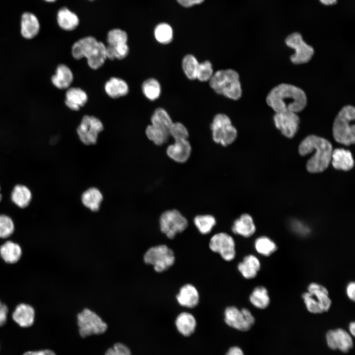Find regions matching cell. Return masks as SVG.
<instances>
[{"label": "cell", "instance_id": "15", "mask_svg": "<svg viewBox=\"0 0 355 355\" xmlns=\"http://www.w3.org/2000/svg\"><path fill=\"white\" fill-rule=\"evenodd\" d=\"M176 299L180 306L193 309L199 304L200 295L197 288L193 284L188 283L180 287Z\"/></svg>", "mask_w": 355, "mask_h": 355}, {"label": "cell", "instance_id": "39", "mask_svg": "<svg viewBox=\"0 0 355 355\" xmlns=\"http://www.w3.org/2000/svg\"><path fill=\"white\" fill-rule=\"evenodd\" d=\"M156 40L161 44H168L173 38V31L170 25L166 23L158 24L154 30Z\"/></svg>", "mask_w": 355, "mask_h": 355}, {"label": "cell", "instance_id": "31", "mask_svg": "<svg viewBox=\"0 0 355 355\" xmlns=\"http://www.w3.org/2000/svg\"><path fill=\"white\" fill-rule=\"evenodd\" d=\"M307 291L311 293L318 300L324 312L331 308L332 301L327 289L321 284L313 282L307 287Z\"/></svg>", "mask_w": 355, "mask_h": 355}, {"label": "cell", "instance_id": "3", "mask_svg": "<svg viewBox=\"0 0 355 355\" xmlns=\"http://www.w3.org/2000/svg\"><path fill=\"white\" fill-rule=\"evenodd\" d=\"M210 85L218 94L238 100L242 96V89L238 73L234 70H219L213 73Z\"/></svg>", "mask_w": 355, "mask_h": 355}, {"label": "cell", "instance_id": "46", "mask_svg": "<svg viewBox=\"0 0 355 355\" xmlns=\"http://www.w3.org/2000/svg\"><path fill=\"white\" fill-rule=\"evenodd\" d=\"M169 134L175 141L188 140L189 137V133L186 127L181 123L178 122H173Z\"/></svg>", "mask_w": 355, "mask_h": 355}, {"label": "cell", "instance_id": "33", "mask_svg": "<svg viewBox=\"0 0 355 355\" xmlns=\"http://www.w3.org/2000/svg\"><path fill=\"white\" fill-rule=\"evenodd\" d=\"M249 301L256 308L265 309L270 303V298L268 289L264 286L255 287L249 296Z\"/></svg>", "mask_w": 355, "mask_h": 355}, {"label": "cell", "instance_id": "29", "mask_svg": "<svg viewBox=\"0 0 355 355\" xmlns=\"http://www.w3.org/2000/svg\"><path fill=\"white\" fill-rule=\"evenodd\" d=\"M12 202L21 209L27 208L32 199V193L30 189L25 185H15L11 193Z\"/></svg>", "mask_w": 355, "mask_h": 355}, {"label": "cell", "instance_id": "1", "mask_svg": "<svg viewBox=\"0 0 355 355\" xmlns=\"http://www.w3.org/2000/svg\"><path fill=\"white\" fill-rule=\"evenodd\" d=\"M266 101L275 112L291 111L297 113L306 107L307 97L305 91L300 87L281 83L270 91Z\"/></svg>", "mask_w": 355, "mask_h": 355}, {"label": "cell", "instance_id": "36", "mask_svg": "<svg viewBox=\"0 0 355 355\" xmlns=\"http://www.w3.org/2000/svg\"><path fill=\"white\" fill-rule=\"evenodd\" d=\"M193 223L199 231L203 235L209 234L216 224L214 216L211 214H200L195 216Z\"/></svg>", "mask_w": 355, "mask_h": 355}, {"label": "cell", "instance_id": "22", "mask_svg": "<svg viewBox=\"0 0 355 355\" xmlns=\"http://www.w3.org/2000/svg\"><path fill=\"white\" fill-rule=\"evenodd\" d=\"M56 19L59 27L66 31L75 30L79 24L77 15L67 7H62L58 10Z\"/></svg>", "mask_w": 355, "mask_h": 355}, {"label": "cell", "instance_id": "45", "mask_svg": "<svg viewBox=\"0 0 355 355\" xmlns=\"http://www.w3.org/2000/svg\"><path fill=\"white\" fill-rule=\"evenodd\" d=\"M213 74V67L209 61H205L199 63L196 79L200 81L204 82L210 80Z\"/></svg>", "mask_w": 355, "mask_h": 355}, {"label": "cell", "instance_id": "25", "mask_svg": "<svg viewBox=\"0 0 355 355\" xmlns=\"http://www.w3.org/2000/svg\"><path fill=\"white\" fill-rule=\"evenodd\" d=\"M331 161L333 167L337 170L348 171L354 165L351 152L343 148H337L332 151Z\"/></svg>", "mask_w": 355, "mask_h": 355}, {"label": "cell", "instance_id": "7", "mask_svg": "<svg viewBox=\"0 0 355 355\" xmlns=\"http://www.w3.org/2000/svg\"><path fill=\"white\" fill-rule=\"evenodd\" d=\"M188 222L181 213L176 209L167 210L159 218L160 229L169 239L183 232L188 227Z\"/></svg>", "mask_w": 355, "mask_h": 355}, {"label": "cell", "instance_id": "26", "mask_svg": "<svg viewBox=\"0 0 355 355\" xmlns=\"http://www.w3.org/2000/svg\"><path fill=\"white\" fill-rule=\"evenodd\" d=\"M103 200L102 192L98 188L91 187L81 194V201L83 205L93 212L99 210Z\"/></svg>", "mask_w": 355, "mask_h": 355}, {"label": "cell", "instance_id": "52", "mask_svg": "<svg viewBox=\"0 0 355 355\" xmlns=\"http://www.w3.org/2000/svg\"><path fill=\"white\" fill-rule=\"evenodd\" d=\"M23 355H56L55 353L50 350H43L38 351H28Z\"/></svg>", "mask_w": 355, "mask_h": 355}, {"label": "cell", "instance_id": "57", "mask_svg": "<svg viewBox=\"0 0 355 355\" xmlns=\"http://www.w3.org/2000/svg\"><path fill=\"white\" fill-rule=\"evenodd\" d=\"M2 194H1V193L0 192V202L2 200Z\"/></svg>", "mask_w": 355, "mask_h": 355}, {"label": "cell", "instance_id": "42", "mask_svg": "<svg viewBox=\"0 0 355 355\" xmlns=\"http://www.w3.org/2000/svg\"><path fill=\"white\" fill-rule=\"evenodd\" d=\"M128 35L127 33L120 29L115 28L110 30L106 36L107 45L115 46L127 43Z\"/></svg>", "mask_w": 355, "mask_h": 355}, {"label": "cell", "instance_id": "43", "mask_svg": "<svg viewBox=\"0 0 355 355\" xmlns=\"http://www.w3.org/2000/svg\"><path fill=\"white\" fill-rule=\"evenodd\" d=\"M15 225L12 218L8 215L0 214V238L6 239L12 235Z\"/></svg>", "mask_w": 355, "mask_h": 355}, {"label": "cell", "instance_id": "17", "mask_svg": "<svg viewBox=\"0 0 355 355\" xmlns=\"http://www.w3.org/2000/svg\"><path fill=\"white\" fill-rule=\"evenodd\" d=\"M40 26L37 16L32 12L26 11L21 17L20 32L22 36L27 39H31L39 33Z\"/></svg>", "mask_w": 355, "mask_h": 355}, {"label": "cell", "instance_id": "35", "mask_svg": "<svg viewBox=\"0 0 355 355\" xmlns=\"http://www.w3.org/2000/svg\"><path fill=\"white\" fill-rule=\"evenodd\" d=\"M256 251L264 256H269L276 251L278 247L276 243L267 236L257 238L254 242Z\"/></svg>", "mask_w": 355, "mask_h": 355}, {"label": "cell", "instance_id": "51", "mask_svg": "<svg viewBox=\"0 0 355 355\" xmlns=\"http://www.w3.org/2000/svg\"><path fill=\"white\" fill-rule=\"evenodd\" d=\"M205 0H177L178 2L185 7H191L202 3Z\"/></svg>", "mask_w": 355, "mask_h": 355}, {"label": "cell", "instance_id": "38", "mask_svg": "<svg viewBox=\"0 0 355 355\" xmlns=\"http://www.w3.org/2000/svg\"><path fill=\"white\" fill-rule=\"evenodd\" d=\"M145 134L147 138L157 145L166 143L170 137L169 133L152 124L146 128Z\"/></svg>", "mask_w": 355, "mask_h": 355}, {"label": "cell", "instance_id": "23", "mask_svg": "<svg viewBox=\"0 0 355 355\" xmlns=\"http://www.w3.org/2000/svg\"><path fill=\"white\" fill-rule=\"evenodd\" d=\"M65 104L70 109L79 110L88 101L86 93L78 87H71L66 93Z\"/></svg>", "mask_w": 355, "mask_h": 355}, {"label": "cell", "instance_id": "37", "mask_svg": "<svg viewBox=\"0 0 355 355\" xmlns=\"http://www.w3.org/2000/svg\"><path fill=\"white\" fill-rule=\"evenodd\" d=\"M142 91L146 98L151 101L157 99L161 92V88L158 81L151 78L145 80L142 86Z\"/></svg>", "mask_w": 355, "mask_h": 355}, {"label": "cell", "instance_id": "9", "mask_svg": "<svg viewBox=\"0 0 355 355\" xmlns=\"http://www.w3.org/2000/svg\"><path fill=\"white\" fill-rule=\"evenodd\" d=\"M224 320L230 327L240 331H247L254 324L255 319L250 311L234 306H227L224 311Z\"/></svg>", "mask_w": 355, "mask_h": 355}, {"label": "cell", "instance_id": "6", "mask_svg": "<svg viewBox=\"0 0 355 355\" xmlns=\"http://www.w3.org/2000/svg\"><path fill=\"white\" fill-rule=\"evenodd\" d=\"M213 141L226 146L232 144L237 137V130L226 114L219 113L213 118L211 125Z\"/></svg>", "mask_w": 355, "mask_h": 355}, {"label": "cell", "instance_id": "56", "mask_svg": "<svg viewBox=\"0 0 355 355\" xmlns=\"http://www.w3.org/2000/svg\"><path fill=\"white\" fill-rule=\"evenodd\" d=\"M43 0L47 2L52 3V2H55L57 0Z\"/></svg>", "mask_w": 355, "mask_h": 355}, {"label": "cell", "instance_id": "47", "mask_svg": "<svg viewBox=\"0 0 355 355\" xmlns=\"http://www.w3.org/2000/svg\"><path fill=\"white\" fill-rule=\"evenodd\" d=\"M105 355H132L130 349L121 343L115 344L106 352Z\"/></svg>", "mask_w": 355, "mask_h": 355}, {"label": "cell", "instance_id": "55", "mask_svg": "<svg viewBox=\"0 0 355 355\" xmlns=\"http://www.w3.org/2000/svg\"><path fill=\"white\" fill-rule=\"evenodd\" d=\"M349 330L350 334L352 336H354L355 335V322L354 321H352L350 323Z\"/></svg>", "mask_w": 355, "mask_h": 355}, {"label": "cell", "instance_id": "28", "mask_svg": "<svg viewBox=\"0 0 355 355\" xmlns=\"http://www.w3.org/2000/svg\"><path fill=\"white\" fill-rule=\"evenodd\" d=\"M73 79V75L72 71L64 64H60L58 66L55 74L51 77L53 84L60 89L68 88Z\"/></svg>", "mask_w": 355, "mask_h": 355}, {"label": "cell", "instance_id": "53", "mask_svg": "<svg viewBox=\"0 0 355 355\" xmlns=\"http://www.w3.org/2000/svg\"><path fill=\"white\" fill-rule=\"evenodd\" d=\"M225 355H245V354L239 347L233 346L229 349Z\"/></svg>", "mask_w": 355, "mask_h": 355}, {"label": "cell", "instance_id": "49", "mask_svg": "<svg viewBox=\"0 0 355 355\" xmlns=\"http://www.w3.org/2000/svg\"><path fill=\"white\" fill-rule=\"evenodd\" d=\"M292 226L293 229L296 233H299L300 235H305L309 232V228L299 222H295L292 224Z\"/></svg>", "mask_w": 355, "mask_h": 355}, {"label": "cell", "instance_id": "27", "mask_svg": "<svg viewBox=\"0 0 355 355\" xmlns=\"http://www.w3.org/2000/svg\"><path fill=\"white\" fill-rule=\"evenodd\" d=\"M22 254L20 246L12 241H7L0 246V256L6 263L15 264L19 261Z\"/></svg>", "mask_w": 355, "mask_h": 355}, {"label": "cell", "instance_id": "11", "mask_svg": "<svg viewBox=\"0 0 355 355\" xmlns=\"http://www.w3.org/2000/svg\"><path fill=\"white\" fill-rule=\"evenodd\" d=\"M102 121L92 115H84L76 129L79 140L85 145H94L97 142L99 134L103 130Z\"/></svg>", "mask_w": 355, "mask_h": 355}, {"label": "cell", "instance_id": "18", "mask_svg": "<svg viewBox=\"0 0 355 355\" xmlns=\"http://www.w3.org/2000/svg\"><path fill=\"white\" fill-rule=\"evenodd\" d=\"M12 317L13 320L20 326L29 327L34 322L35 311L31 305L22 303L15 307Z\"/></svg>", "mask_w": 355, "mask_h": 355}, {"label": "cell", "instance_id": "4", "mask_svg": "<svg viewBox=\"0 0 355 355\" xmlns=\"http://www.w3.org/2000/svg\"><path fill=\"white\" fill-rule=\"evenodd\" d=\"M355 118V109L354 106L348 105L341 108L333 124L332 133L336 141L346 145L354 143L355 125L353 123Z\"/></svg>", "mask_w": 355, "mask_h": 355}, {"label": "cell", "instance_id": "14", "mask_svg": "<svg viewBox=\"0 0 355 355\" xmlns=\"http://www.w3.org/2000/svg\"><path fill=\"white\" fill-rule=\"evenodd\" d=\"M325 337L327 345L331 350L347 353L353 347L352 336L342 328L328 331Z\"/></svg>", "mask_w": 355, "mask_h": 355}, {"label": "cell", "instance_id": "20", "mask_svg": "<svg viewBox=\"0 0 355 355\" xmlns=\"http://www.w3.org/2000/svg\"><path fill=\"white\" fill-rule=\"evenodd\" d=\"M231 230L236 235L249 238L255 233L256 226L252 217L248 213H244L234 221Z\"/></svg>", "mask_w": 355, "mask_h": 355}, {"label": "cell", "instance_id": "13", "mask_svg": "<svg viewBox=\"0 0 355 355\" xmlns=\"http://www.w3.org/2000/svg\"><path fill=\"white\" fill-rule=\"evenodd\" d=\"M273 120L276 127L287 138L293 137L298 131L300 118L296 113L291 111L275 112Z\"/></svg>", "mask_w": 355, "mask_h": 355}, {"label": "cell", "instance_id": "44", "mask_svg": "<svg viewBox=\"0 0 355 355\" xmlns=\"http://www.w3.org/2000/svg\"><path fill=\"white\" fill-rule=\"evenodd\" d=\"M302 298L307 310L310 313L320 314L324 312L318 300L308 291L304 292L302 295Z\"/></svg>", "mask_w": 355, "mask_h": 355}, {"label": "cell", "instance_id": "24", "mask_svg": "<svg viewBox=\"0 0 355 355\" xmlns=\"http://www.w3.org/2000/svg\"><path fill=\"white\" fill-rule=\"evenodd\" d=\"M98 41V40L92 36H85L78 39L72 46V56L77 60H80L82 58H86Z\"/></svg>", "mask_w": 355, "mask_h": 355}, {"label": "cell", "instance_id": "16", "mask_svg": "<svg viewBox=\"0 0 355 355\" xmlns=\"http://www.w3.org/2000/svg\"><path fill=\"white\" fill-rule=\"evenodd\" d=\"M191 146L188 140L175 141L166 149L168 156L173 161L183 163L189 158L191 153Z\"/></svg>", "mask_w": 355, "mask_h": 355}, {"label": "cell", "instance_id": "5", "mask_svg": "<svg viewBox=\"0 0 355 355\" xmlns=\"http://www.w3.org/2000/svg\"><path fill=\"white\" fill-rule=\"evenodd\" d=\"M143 261L152 265L155 272L162 273L174 265L176 257L172 249L166 245H160L149 248L143 255Z\"/></svg>", "mask_w": 355, "mask_h": 355}, {"label": "cell", "instance_id": "12", "mask_svg": "<svg viewBox=\"0 0 355 355\" xmlns=\"http://www.w3.org/2000/svg\"><path fill=\"white\" fill-rule=\"evenodd\" d=\"M209 247L212 251L219 254L226 261H231L236 257L235 240L227 233L219 232L214 234L210 239Z\"/></svg>", "mask_w": 355, "mask_h": 355}, {"label": "cell", "instance_id": "21", "mask_svg": "<svg viewBox=\"0 0 355 355\" xmlns=\"http://www.w3.org/2000/svg\"><path fill=\"white\" fill-rule=\"evenodd\" d=\"M178 331L184 337L191 336L195 331L197 321L193 315L187 312L180 313L175 320Z\"/></svg>", "mask_w": 355, "mask_h": 355}, {"label": "cell", "instance_id": "50", "mask_svg": "<svg viewBox=\"0 0 355 355\" xmlns=\"http://www.w3.org/2000/svg\"><path fill=\"white\" fill-rule=\"evenodd\" d=\"M346 292L349 299L353 301L355 300V283L354 282L349 283L346 288Z\"/></svg>", "mask_w": 355, "mask_h": 355}, {"label": "cell", "instance_id": "10", "mask_svg": "<svg viewBox=\"0 0 355 355\" xmlns=\"http://www.w3.org/2000/svg\"><path fill=\"white\" fill-rule=\"evenodd\" d=\"M285 44L294 50V53L290 57L291 62L295 65L306 64L312 58L315 50L303 39L301 34L293 32L285 38Z\"/></svg>", "mask_w": 355, "mask_h": 355}, {"label": "cell", "instance_id": "32", "mask_svg": "<svg viewBox=\"0 0 355 355\" xmlns=\"http://www.w3.org/2000/svg\"><path fill=\"white\" fill-rule=\"evenodd\" d=\"M87 59L89 67L93 70L101 67L107 59L106 46L101 41H98L94 48L91 51Z\"/></svg>", "mask_w": 355, "mask_h": 355}, {"label": "cell", "instance_id": "30", "mask_svg": "<svg viewBox=\"0 0 355 355\" xmlns=\"http://www.w3.org/2000/svg\"><path fill=\"white\" fill-rule=\"evenodd\" d=\"M105 90L109 97L113 99H117L128 94L129 86L123 79L113 77L106 82Z\"/></svg>", "mask_w": 355, "mask_h": 355}, {"label": "cell", "instance_id": "34", "mask_svg": "<svg viewBox=\"0 0 355 355\" xmlns=\"http://www.w3.org/2000/svg\"><path fill=\"white\" fill-rule=\"evenodd\" d=\"M150 120L151 124L169 134L173 122L165 109L162 107L156 108L152 114Z\"/></svg>", "mask_w": 355, "mask_h": 355}, {"label": "cell", "instance_id": "54", "mask_svg": "<svg viewBox=\"0 0 355 355\" xmlns=\"http://www.w3.org/2000/svg\"><path fill=\"white\" fill-rule=\"evenodd\" d=\"M320 2L325 6H331L337 3L338 0H319Z\"/></svg>", "mask_w": 355, "mask_h": 355}, {"label": "cell", "instance_id": "2", "mask_svg": "<svg viewBox=\"0 0 355 355\" xmlns=\"http://www.w3.org/2000/svg\"><path fill=\"white\" fill-rule=\"evenodd\" d=\"M332 151V145L328 140L314 135L306 137L299 146V153L303 156L315 151L306 165L307 170L311 173L325 170L331 162Z\"/></svg>", "mask_w": 355, "mask_h": 355}, {"label": "cell", "instance_id": "48", "mask_svg": "<svg viewBox=\"0 0 355 355\" xmlns=\"http://www.w3.org/2000/svg\"><path fill=\"white\" fill-rule=\"evenodd\" d=\"M8 312L7 306L0 300V326L3 325L6 323Z\"/></svg>", "mask_w": 355, "mask_h": 355}, {"label": "cell", "instance_id": "40", "mask_svg": "<svg viewBox=\"0 0 355 355\" xmlns=\"http://www.w3.org/2000/svg\"><path fill=\"white\" fill-rule=\"evenodd\" d=\"M197 59L191 54L185 55L182 59V67L186 77L190 79H196L197 69L199 65Z\"/></svg>", "mask_w": 355, "mask_h": 355}, {"label": "cell", "instance_id": "19", "mask_svg": "<svg viewBox=\"0 0 355 355\" xmlns=\"http://www.w3.org/2000/svg\"><path fill=\"white\" fill-rule=\"evenodd\" d=\"M260 268V261L253 254H248L245 256L242 261L237 265L238 271L245 279L248 280L255 278Z\"/></svg>", "mask_w": 355, "mask_h": 355}, {"label": "cell", "instance_id": "41", "mask_svg": "<svg viewBox=\"0 0 355 355\" xmlns=\"http://www.w3.org/2000/svg\"><path fill=\"white\" fill-rule=\"evenodd\" d=\"M129 52V48L127 43L106 46V58L110 60L123 59L128 55Z\"/></svg>", "mask_w": 355, "mask_h": 355}, {"label": "cell", "instance_id": "8", "mask_svg": "<svg viewBox=\"0 0 355 355\" xmlns=\"http://www.w3.org/2000/svg\"><path fill=\"white\" fill-rule=\"evenodd\" d=\"M77 320L79 333L82 338L103 334L107 328L106 323L96 313L87 308L78 314Z\"/></svg>", "mask_w": 355, "mask_h": 355}, {"label": "cell", "instance_id": "58", "mask_svg": "<svg viewBox=\"0 0 355 355\" xmlns=\"http://www.w3.org/2000/svg\"><path fill=\"white\" fill-rule=\"evenodd\" d=\"M90 0V1H92V0Z\"/></svg>", "mask_w": 355, "mask_h": 355}]
</instances>
